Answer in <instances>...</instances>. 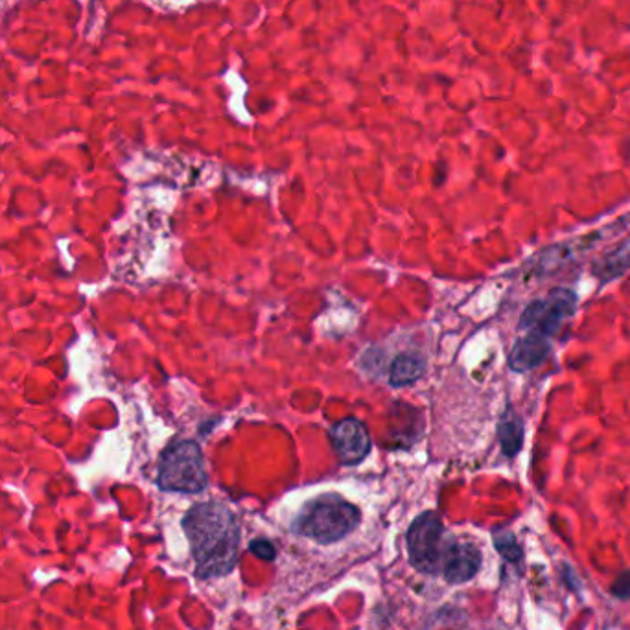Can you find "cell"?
<instances>
[{
  "label": "cell",
  "instance_id": "1",
  "mask_svg": "<svg viewBox=\"0 0 630 630\" xmlns=\"http://www.w3.org/2000/svg\"><path fill=\"white\" fill-rule=\"evenodd\" d=\"M183 529L201 579L233 572L238 560L240 525L223 503H199L188 511Z\"/></svg>",
  "mask_w": 630,
  "mask_h": 630
},
{
  "label": "cell",
  "instance_id": "2",
  "mask_svg": "<svg viewBox=\"0 0 630 630\" xmlns=\"http://www.w3.org/2000/svg\"><path fill=\"white\" fill-rule=\"evenodd\" d=\"M360 524V511L338 494H323L304 505L295 529L319 544H334Z\"/></svg>",
  "mask_w": 630,
  "mask_h": 630
},
{
  "label": "cell",
  "instance_id": "3",
  "mask_svg": "<svg viewBox=\"0 0 630 630\" xmlns=\"http://www.w3.org/2000/svg\"><path fill=\"white\" fill-rule=\"evenodd\" d=\"M209 479L198 443L179 441L172 444L159 463L157 485L168 492L196 494L207 487Z\"/></svg>",
  "mask_w": 630,
  "mask_h": 630
},
{
  "label": "cell",
  "instance_id": "4",
  "mask_svg": "<svg viewBox=\"0 0 630 630\" xmlns=\"http://www.w3.org/2000/svg\"><path fill=\"white\" fill-rule=\"evenodd\" d=\"M577 312V295L570 288H553L551 292L529 304L520 317V334H537L553 339Z\"/></svg>",
  "mask_w": 630,
  "mask_h": 630
},
{
  "label": "cell",
  "instance_id": "5",
  "mask_svg": "<svg viewBox=\"0 0 630 630\" xmlns=\"http://www.w3.org/2000/svg\"><path fill=\"white\" fill-rule=\"evenodd\" d=\"M406 540H408L409 560L415 566V570L426 575L441 572L444 549L448 546V540L444 537L443 522L439 514L432 511L420 514L409 527Z\"/></svg>",
  "mask_w": 630,
  "mask_h": 630
},
{
  "label": "cell",
  "instance_id": "6",
  "mask_svg": "<svg viewBox=\"0 0 630 630\" xmlns=\"http://www.w3.org/2000/svg\"><path fill=\"white\" fill-rule=\"evenodd\" d=\"M334 452L341 463L358 465L371 452V437L360 420L345 419L330 430Z\"/></svg>",
  "mask_w": 630,
  "mask_h": 630
},
{
  "label": "cell",
  "instance_id": "7",
  "mask_svg": "<svg viewBox=\"0 0 630 630\" xmlns=\"http://www.w3.org/2000/svg\"><path fill=\"white\" fill-rule=\"evenodd\" d=\"M481 568V551L472 542L450 540L444 549L441 572L450 584L468 583Z\"/></svg>",
  "mask_w": 630,
  "mask_h": 630
},
{
  "label": "cell",
  "instance_id": "8",
  "mask_svg": "<svg viewBox=\"0 0 630 630\" xmlns=\"http://www.w3.org/2000/svg\"><path fill=\"white\" fill-rule=\"evenodd\" d=\"M551 354V339L537 334H520L509 354V367L514 373H529L546 362Z\"/></svg>",
  "mask_w": 630,
  "mask_h": 630
},
{
  "label": "cell",
  "instance_id": "9",
  "mask_svg": "<svg viewBox=\"0 0 630 630\" xmlns=\"http://www.w3.org/2000/svg\"><path fill=\"white\" fill-rule=\"evenodd\" d=\"M498 439H500V444H502L505 457H514L522 450V444H524V420L511 406L505 409L502 420L498 424Z\"/></svg>",
  "mask_w": 630,
  "mask_h": 630
},
{
  "label": "cell",
  "instance_id": "10",
  "mask_svg": "<svg viewBox=\"0 0 630 630\" xmlns=\"http://www.w3.org/2000/svg\"><path fill=\"white\" fill-rule=\"evenodd\" d=\"M630 269V245H619L618 249L608 251L605 257L597 260L592 268L594 277L601 284H608L612 280L618 279L621 275H625Z\"/></svg>",
  "mask_w": 630,
  "mask_h": 630
},
{
  "label": "cell",
  "instance_id": "11",
  "mask_svg": "<svg viewBox=\"0 0 630 630\" xmlns=\"http://www.w3.org/2000/svg\"><path fill=\"white\" fill-rule=\"evenodd\" d=\"M426 371V360L417 352H404L398 354L391 363L389 371V382L395 387L415 384L420 376Z\"/></svg>",
  "mask_w": 630,
  "mask_h": 630
},
{
  "label": "cell",
  "instance_id": "12",
  "mask_svg": "<svg viewBox=\"0 0 630 630\" xmlns=\"http://www.w3.org/2000/svg\"><path fill=\"white\" fill-rule=\"evenodd\" d=\"M494 542H496V548H498V551L502 553L505 559L516 562V560H520V557H522V549L516 544V540H514L511 533H500V535H496Z\"/></svg>",
  "mask_w": 630,
  "mask_h": 630
},
{
  "label": "cell",
  "instance_id": "13",
  "mask_svg": "<svg viewBox=\"0 0 630 630\" xmlns=\"http://www.w3.org/2000/svg\"><path fill=\"white\" fill-rule=\"evenodd\" d=\"M249 551H251L253 555H257L258 559L262 560H273L275 559V555H277L273 544L268 542V540H253L251 546H249Z\"/></svg>",
  "mask_w": 630,
  "mask_h": 630
},
{
  "label": "cell",
  "instance_id": "14",
  "mask_svg": "<svg viewBox=\"0 0 630 630\" xmlns=\"http://www.w3.org/2000/svg\"><path fill=\"white\" fill-rule=\"evenodd\" d=\"M610 592L619 599H630V572L621 573L612 583Z\"/></svg>",
  "mask_w": 630,
  "mask_h": 630
}]
</instances>
